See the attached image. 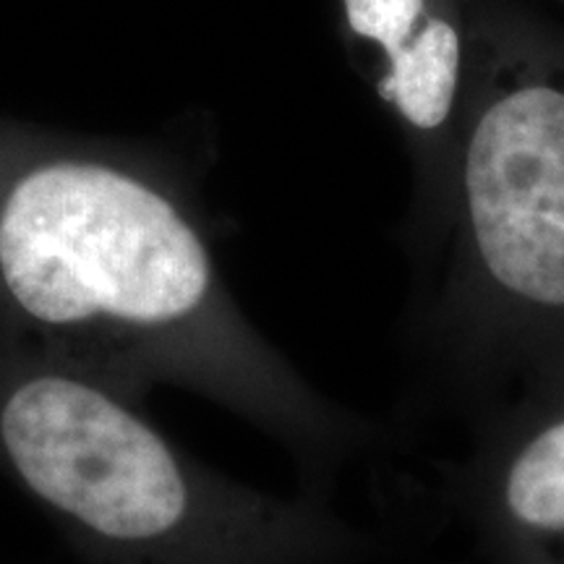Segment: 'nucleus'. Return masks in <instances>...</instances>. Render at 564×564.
<instances>
[{"instance_id":"nucleus-1","label":"nucleus","mask_w":564,"mask_h":564,"mask_svg":"<svg viewBox=\"0 0 564 564\" xmlns=\"http://www.w3.org/2000/svg\"><path fill=\"white\" fill-rule=\"evenodd\" d=\"M215 272L186 217L144 181L61 160L0 199V333L131 398L199 382Z\"/></svg>"},{"instance_id":"nucleus-2","label":"nucleus","mask_w":564,"mask_h":564,"mask_svg":"<svg viewBox=\"0 0 564 564\" xmlns=\"http://www.w3.org/2000/svg\"><path fill=\"white\" fill-rule=\"evenodd\" d=\"M486 270L520 299L564 306V87L523 79L478 116L463 167Z\"/></svg>"},{"instance_id":"nucleus-3","label":"nucleus","mask_w":564,"mask_h":564,"mask_svg":"<svg viewBox=\"0 0 564 564\" xmlns=\"http://www.w3.org/2000/svg\"><path fill=\"white\" fill-rule=\"evenodd\" d=\"M356 37L379 47L377 89L408 126L436 131L453 116L465 68L460 11L453 0H343Z\"/></svg>"},{"instance_id":"nucleus-4","label":"nucleus","mask_w":564,"mask_h":564,"mask_svg":"<svg viewBox=\"0 0 564 564\" xmlns=\"http://www.w3.org/2000/svg\"><path fill=\"white\" fill-rule=\"evenodd\" d=\"M507 505L535 528H564V423L546 429L507 478Z\"/></svg>"},{"instance_id":"nucleus-5","label":"nucleus","mask_w":564,"mask_h":564,"mask_svg":"<svg viewBox=\"0 0 564 564\" xmlns=\"http://www.w3.org/2000/svg\"><path fill=\"white\" fill-rule=\"evenodd\" d=\"M562 3H564V0H562Z\"/></svg>"}]
</instances>
